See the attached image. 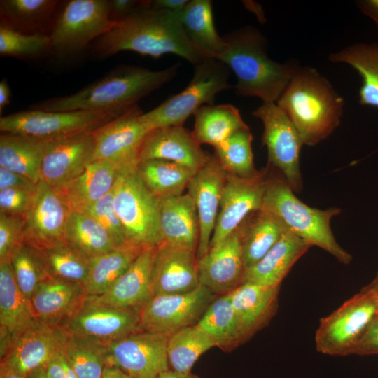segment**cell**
<instances>
[{
    "mask_svg": "<svg viewBox=\"0 0 378 378\" xmlns=\"http://www.w3.org/2000/svg\"><path fill=\"white\" fill-rule=\"evenodd\" d=\"M178 13L153 8L148 1H143L140 7L96 40L94 50L100 57L121 51L153 58L174 54L195 66L208 57L188 38Z\"/></svg>",
    "mask_w": 378,
    "mask_h": 378,
    "instance_id": "obj_1",
    "label": "cell"
},
{
    "mask_svg": "<svg viewBox=\"0 0 378 378\" xmlns=\"http://www.w3.org/2000/svg\"><path fill=\"white\" fill-rule=\"evenodd\" d=\"M224 38L225 47L216 59L234 74L236 93L259 98L262 102L276 103L299 65L279 63L270 58L266 38L251 25L234 30Z\"/></svg>",
    "mask_w": 378,
    "mask_h": 378,
    "instance_id": "obj_2",
    "label": "cell"
},
{
    "mask_svg": "<svg viewBox=\"0 0 378 378\" xmlns=\"http://www.w3.org/2000/svg\"><path fill=\"white\" fill-rule=\"evenodd\" d=\"M180 64L153 71L127 66L113 71L104 78L77 92L58 97L32 106V109L50 111L78 110H121L127 111L153 91L170 82L176 75Z\"/></svg>",
    "mask_w": 378,
    "mask_h": 378,
    "instance_id": "obj_3",
    "label": "cell"
},
{
    "mask_svg": "<svg viewBox=\"0 0 378 378\" xmlns=\"http://www.w3.org/2000/svg\"><path fill=\"white\" fill-rule=\"evenodd\" d=\"M276 103L293 123L304 144L314 146L340 125L344 100L316 69L299 66Z\"/></svg>",
    "mask_w": 378,
    "mask_h": 378,
    "instance_id": "obj_4",
    "label": "cell"
},
{
    "mask_svg": "<svg viewBox=\"0 0 378 378\" xmlns=\"http://www.w3.org/2000/svg\"><path fill=\"white\" fill-rule=\"evenodd\" d=\"M261 208L278 219L287 230L316 246L347 265L352 256L336 241L331 229V220L341 209L313 208L302 202L289 186L283 174L276 169L268 174Z\"/></svg>",
    "mask_w": 378,
    "mask_h": 378,
    "instance_id": "obj_5",
    "label": "cell"
},
{
    "mask_svg": "<svg viewBox=\"0 0 378 378\" xmlns=\"http://www.w3.org/2000/svg\"><path fill=\"white\" fill-rule=\"evenodd\" d=\"M230 70L220 61L206 58L194 66L188 85L147 113L141 120L150 130L169 126H183L186 120L205 104H214L216 94L232 88Z\"/></svg>",
    "mask_w": 378,
    "mask_h": 378,
    "instance_id": "obj_6",
    "label": "cell"
},
{
    "mask_svg": "<svg viewBox=\"0 0 378 378\" xmlns=\"http://www.w3.org/2000/svg\"><path fill=\"white\" fill-rule=\"evenodd\" d=\"M113 193L114 208L128 242L144 248L161 244L159 200L146 188L136 166L120 169Z\"/></svg>",
    "mask_w": 378,
    "mask_h": 378,
    "instance_id": "obj_7",
    "label": "cell"
},
{
    "mask_svg": "<svg viewBox=\"0 0 378 378\" xmlns=\"http://www.w3.org/2000/svg\"><path fill=\"white\" fill-rule=\"evenodd\" d=\"M378 316V298L365 287L320 320L315 334L317 351L330 356L354 354L372 321Z\"/></svg>",
    "mask_w": 378,
    "mask_h": 378,
    "instance_id": "obj_8",
    "label": "cell"
},
{
    "mask_svg": "<svg viewBox=\"0 0 378 378\" xmlns=\"http://www.w3.org/2000/svg\"><path fill=\"white\" fill-rule=\"evenodd\" d=\"M127 111L78 110L50 112L31 109L1 116L0 131L3 134L41 139L92 133Z\"/></svg>",
    "mask_w": 378,
    "mask_h": 378,
    "instance_id": "obj_9",
    "label": "cell"
},
{
    "mask_svg": "<svg viewBox=\"0 0 378 378\" xmlns=\"http://www.w3.org/2000/svg\"><path fill=\"white\" fill-rule=\"evenodd\" d=\"M263 125L262 143L268 163L279 171L295 192L302 189L300 165L303 141L286 113L275 102H262L252 113Z\"/></svg>",
    "mask_w": 378,
    "mask_h": 378,
    "instance_id": "obj_10",
    "label": "cell"
},
{
    "mask_svg": "<svg viewBox=\"0 0 378 378\" xmlns=\"http://www.w3.org/2000/svg\"><path fill=\"white\" fill-rule=\"evenodd\" d=\"M215 295L200 285L187 293L153 296L139 310L140 328L169 337L196 325L215 300Z\"/></svg>",
    "mask_w": 378,
    "mask_h": 378,
    "instance_id": "obj_11",
    "label": "cell"
},
{
    "mask_svg": "<svg viewBox=\"0 0 378 378\" xmlns=\"http://www.w3.org/2000/svg\"><path fill=\"white\" fill-rule=\"evenodd\" d=\"M110 1L72 0L67 3L49 35L51 48L62 52L82 49L115 24Z\"/></svg>",
    "mask_w": 378,
    "mask_h": 378,
    "instance_id": "obj_12",
    "label": "cell"
},
{
    "mask_svg": "<svg viewBox=\"0 0 378 378\" xmlns=\"http://www.w3.org/2000/svg\"><path fill=\"white\" fill-rule=\"evenodd\" d=\"M61 326L69 335L106 344L141 330L139 310L109 306L89 295Z\"/></svg>",
    "mask_w": 378,
    "mask_h": 378,
    "instance_id": "obj_13",
    "label": "cell"
},
{
    "mask_svg": "<svg viewBox=\"0 0 378 378\" xmlns=\"http://www.w3.org/2000/svg\"><path fill=\"white\" fill-rule=\"evenodd\" d=\"M68 333L60 325L37 320L14 338L1 358V368L29 377L61 353Z\"/></svg>",
    "mask_w": 378,
    "mask_h": 378,
    "instance_id": "obj_14",
    "label": "cell"
},
{
    "mask_svg": "<svg viewBox=\"0 0 378 378\" xmlns=\"http://www.w3.org/2000/svg\"><path fill=\"white\" fill-rule=\"evenodd\" d=\"M142 113L136 105L93 132V161H107L120 169L136 167L141 145L150 131Z\"/></svg>",
    "mask_w": 378,
    "mask_h": 378,
    "instance_id": "obj_15",
    "label": "cell"
},
{
    "mask_svg": "<svg viewBox=\"0 0 378 378\" xmlns=\"http://www.w3.org/2000/svg\"><path fill=\"white\" fill-rule=\"evenodd\" d=\"M71 207L64 192L40 181L24 216V241L41 248L65 241Z\"/></svg>",
    "mask_w": 378,
    "mask_h": 378,
    "instance_id": "obj_16",
    "label": "cell"
},
{
    "mask_svg": "<svg viewBox=\"0 0 378 378\" xmlns=\"http://www.w3.org/2000/svg\"><path fill=\"white\" fill-rule=\"evenodd\" d=\"M169 337L139 330L108 344L109 363L131 378H157L169 370Z\"/></svg>",
    "mask_w": 378,
    "mask_h": 378,
    "instance_id": "obj_17",
    "label": "cell"
},
{
    "mask_svg": "<svg viewBox=\"0 0 378 378\" xmlns=\"http://www.w3.org/2000/svg\"><path fill=\"white\" fill-rule=\"evenodd\" d=\"M94 153L92 132L48 139L41 181L52 188H64L93 162Z\"/></svg>",
    "mask_w": 378,
    "mask_h": 378,
    "instance_id": "obj_18",
    "label": "cell"
},
{
    "mask_svg": "<svg viewBox=\"0 0 378 378\" xmlns=\"http://www.w3.org/2000/svg\"><path fill=\"white\" fill-rule=\"evenodd\" d=\"M266 178V169L251 178L227 173L210 248L236 230L251 213L261 208Z\"/></svg>",
    "mask_w": 378,
    "mask_h": 378,
    "instance_id": "obj_19",
    "label": "cell"
},
{
    "mask_svg": "<svg viewBox=\"0 0 378 378\" xmlns=\"http://www.w3.org/2000/svg\"><path fill=\"white\" fill-rule=\"evenodd\" d=\"M226 178L227 172L217 158L210 156L188 186L187 192L195 203L199 222L197 260L209 251Z\"/></svg>",
    "mask_w": 378,
    "mask_h": 378,
    "instance_id": "obj_20",
    "label": "cell"
},
{
    "mask_svg": "<svg viewBox=\"0 0 378 378\" xmlns=\"http://www.w3.org/2000/svg\"><path fill=\"white\" fill-rule=\"evenodd\" d=\"M200 284L225 295L243 282L245 267L238 228L197 260Z\"/></svg>",
    "mask_w": 378,
    "mask_h": 378,
    "instance_id": "obj_21",
    "label": "cell"
},
{
    "mask_svg": "<svg viewBox=\"0 0 378 378\" xmlns=\"http://www.w3.org/2000/svg\"><path fill=\"white\" fill-rule=\"evenodd\" d=\"M207 155L192 133L183 126H169L150 130L139 151V162L164 160L183 166L195 174L208 161Z\"/></svg>",
    "mask_w": 378,
    "mask_h": 378,
    "instance_id": "obj_22",
    "label": "cell"
},
{
    "mask_svg": "<svg viewBox=\"0 0 378 378\" xmlns=\"http://www.w3.org/2000/svg\"><path fill=\"white\" fill-rule=\"evenodd\" d=\"M196 253L161 244L153 271V295L183 293L200 286Z\"/></svg>",
    "mask_w": 378,
    "mask_h": 378,
    "instance_id": "obj_23",
    "label": "cell"
},
{
    "mask_svg": "<svg viewBox=\"0 0 378 378\" xmlns=\"http://www.w3.org/2000/svg\"><path fill=\"white\" fill-rule=\"evenodd\" d=\"M158 247H146L106 292L92 297L109 306L139 310L153 297L152 271Z\"/></svg>",
    "mask_w": 378,
    "mask_h": 378,
    "instance_id": "obj_24",
    "label": "cell"
},
{
    "mask_svg": "<svg viewBox=\"0 0 378 378\" xmlns=\"http://www.w3.org/2000/svg\"><path fill=\"white\" fill-rule=\"evenodd\" d=\"M87 297L82 284L48 277L38 286L29 302L35 320L61 326Z\"/></svg>",
    "mask_w": 378,
    "mask_h": 378,
    "instance_id": "obj_25",
    "label": "cell"
},
{
    "mask_svg": "<svg viewBox=\"0 0 378 378\" xmlns=\"http://www.w3.org/2000/svg\"><path fill=\"white\" fill-rule=\"evenodd\" d=\"M158 200L162 244L197 253L199 222L191 197L186 192Z\"/></svg>",
    "mask_w": 378,
    "mask_h": 378,
    "instance_id": "obj_26",
    "label": "cell"
},
{
    "mask_svg": "<svg viewBox=\"0 0 378 378\" xmlns=\"http://www.w3.org/2000/svg\"><path fill=\"white\" fill-rule=\"evenodd\" d=\"M29 300L20 289L10 260H0L1 358L11 341L34 321Z\"/></svg>",
    "mask_w": 378,
    "mask_h": 378,
    "instance_id": "obj_27",
    "label": "cell"
},
{
    "mask_svg": "<svg viewBox=\"0 0 378 378\" xmlns=\"http://www.w3.org/2000/svg\"><path fill=\"white\" fill-rule=\"evenodd\" d=\"M310 247L304 240L286 230L257 263L245 270L242 284L279 286L293 266Z\"/></svg>",
    "mask_w": 378,
    "mask_h": 378,
    "instance_id": "obj_28",
    "label": "cell"
},
{
    "mask_svg": "<svg viewBox=\"0 0 378 378\" xmlns=\"http://www.w3.org/2000/svg\"><path fill=\"white\" fill-rule=\"evenodd\" d=\"M279 286L243 283L227 293L241 326L244 339L260 329L274 315Z\"/></svg>",
    "mask_w": 378,
    "mask_h": 378,
    "instance_id": "obj_29",
    "label": "cell"
},
{
    "mask_svg": "<svg viewBox=\"0 0 378 378\" xmlns=\"http://www.w3.org/2000/svg\"><path fill=\"white\" fill-rule=\"evenodd\" d=\"M120 171L107 161L92 162L80 175L61 189L71 209L82 211L105 197L113 189Z\"/></svg>",
    "mask_w": 378,
    "mask_h": 378,
    "instance_id": "obj_30",
    "label": "cell"
},
{
    "mask_svg": "<svg viewBox=\"0 0 378 378\" xmlns=\"http://www.w3.org/2000/svg\"><path fill=\"white\" fill-rule=\"evenodd\" d=\"M238 230L245 270L257 263L287 230L278 219L262 209L251 213Z\"/></svg>",
    "mask_w": 378,
    "mask_h": 378,
    "instance_id": "obj_31",
    "label": "cell"
},
{
    "mask_svg": "<svg viewBox=\"0 0 378 378\" xmlns=\"http://www.w3.org/2000/svg\"><path fill=\"white\" fill-rule=\"evenodd\" d=\"M328 60L353 67L362 79L358 92L360 104L378 108V43H353L330 53Z\"/></svg>",
    "mask_w": 378,
    "mask_h": 378,
    "instance_id": "obj_32",
    "label": "cell"
},
{
    "mask_svg": "<svg viewBox=\"0 0 378 378\" xmlns=\"http://www.w3.org/2000/svg\"><path fill=\"white\" fill-rule=\"evenodd\" d=\"M178 16L186 35L193 45L205 57L216 59L225 47V40L216 29L212 1H189Z\"/></svg>",
    "mask_w": 378,
    "mask_h": 378,
    "instance_id": "obj_33",
    "label": "cell"
},
{
    "mask_svg": "<svg viewBox=\"0 0 378 378\" xmlns=\"http://www.w3.org/2000/svg\"><path fill=\"white\" fill-rule=\"evenodd\" d=\"M46 141L21 135L1 134L0 167L21 174L38 184L41 181Z\"/></svg>",
    "mask_w": 378,
    "mask_h": 378,
    "instance_id": "obj_34",
    "label": "cell"
},
{
    "mask_svg": "<svg viewBox=\"0 0 378 378\" xmlns=\"http://www.w3.org/2000/svg\"><path fill=\"white\" fill-rule=\"evenodd\" d=\"M144 248L127 243L90 258L88 275L83 284L88 295L99 296L106 292L127 270Z\"/></svg>",
    "mask_w": 378,
    "mask_h": 378,
    "instance_id": "obj_35",
    "label": "cell"
},
{
    "mask_svg": "<svg viewBox=\"0 0 378 378\" xmlns=\"http://www.w3.org/2000/svg\"><path fill=\"white\" fill-rule=\"evenodd\" d=\"M192 135L201 145L214 148L237 131L247 127L237 108L231 104H206L195 113Z\"/></svg>",
    "mask_w": 378,
    "mask_h": 378,
    "instance_id": "obj_36",
    "label": "cell"
},
{
    "mask_svg": "<svg viewBox=\"0 0 378 378\" xmlns=\"http://www.w3.org/2000/svg\"><path fill=\"white\" fill-rule=\"evenodd\" d=\"M136 173L148 190L158 199L183 194L195 174L178 164L158 159L139 161Z\"/></svg>",
    "mask_w": 378,
    "mask_h": 378,
    "instance_id": "obj_37",
    "label": "cell"
},
{
    "mask_svg": "<svg viewBox=\"0 0 378 378\" xmlns=\"http://www.w3.org/2000/svg\"><path fill=\"white\" fill-rule=\"evenodd\" d=\"M65 241L89 259L118 247L108 232L90 214L71 210Z\"/></svg>",
    "mask_w": 378,
    "mask_h": 378,
    "instance_id": "obj_38",
    "label": "cell"
},
{
    "mask_svg": "<svg viewBox=\"0 0 378 378\" xmlns=\"http://www.w3.org/2000/svg\"><path fill=\"white\" fill-rule=\"evenodd\" d=\"M196 326L213 340L216 346L227 348L244 340L228 294L215 299Z\"/></svg>",
    "mask_w": 378,
    "mask_h": 378,
    "instance_id": "obj_39",
    "label": "cell"
},
{
    "mask_svg": "<svg viewBox=\"0 0 378 378\" xmlns=\"http://www.w3.org/2000/svg\"><path fill=\"white\" fill-rule=\"evenodd\" d=\"M57 4L54 0L1 1V27L24 34L40 33L38 30L48 22Z\"/></svg>",
    "mask_w": 378,
    "mask_h": 378,
    "instance_id": "obj_40",
    "label": "cell"
},
{
    "mask_svg": "<svg viewBox=\"0 0 378 378\" xmlns=\"http://www.w3.org/2000/svg\"><path fill=\"white\" fill-rule=\"evenodd\" d=\"M79 378H100L109 363L108 344L68 334L61 351Z\"/></svg>",
    "mask_w": 378,
    "mask_h": 378,
    "instance_id": "obj_41",
    "label": "cell"
},
{
    "mask_svg": "<svg viewBox=\"0 0 378 378\" xmlns=\"http://www.w3.org/2000/svg\"><path fill=\"white\" fill-rule=\"evenodd\" d=\"M35 248L49 277L83 286L89 272L88 258L66 241Z\"/></svg>",
    "mask_w": 378,
    "mask_h": 378,
    "instance_id": "obj_42",
    "label": "cell"
},
{
    "mask_svg": "<svg viewBox=\"0 0 378 378\" xmlns=\"http://www.w3.org/2000/svg\"><path fill=\"white\" fill-rule=\"evenodd\" d=\"M213 340L196 325L185 328L169 337L167 358L170 370L190 372L200 356L212 347Z\"/></svg>",
    "mask_w": 378,
    "mask_h": 378,
    "instance_id": "obj_43",
    "label": "cell"
},
{
    "mask_svg": "<svg viewBox=\"0 0 378 378\" xmlns=\"http://www.w3.org/2000/svg\"><path fill=\"white\" fill-rule=\"evenodd\" d=\"M253 135L248 127L241 129L215 147V157L228 174L251 178L260 174L254 166Z\"/></svg>",
    "mask_w": 378,
    "mask_h": 378,
    "instance_id": "obj_44",
    "label": "cell"
},
{
    "mask_svg": "<svg viewBox=\"0 0 378 378\" xmlns=\"http://www.w3.org/2000/svg\"><path fill=\"white\" fill-rule=\"evenodd\" d=\"M10 262L20 289L29 300L38 286L49 277L36 248L23 241L11 253Z\"/></svg>",
    "mask_w": 378,
    "mask_h": 378,
    "instance_id": "obj_45",
    "label": "cell"
},
{
    "mask_svg": "<svg viewBox=\"0 0 378 378\" xmlns=\"http://www.w3.org/2000/svg\"><path fill=\"white\" fill-rule=\"evenodd\" d=\"M51 48L50 36L24 34L0 27V54L15 57H34Z\"/></svg>",
    "mask_w": 378,
    "mask_h": 378,
    "instance_id": "obj_46",
    "label": "cell"
},
{
    "mask_svg": "<svg viewBox=\"0 0 378 378\" xmlns=\"http://www.w3.org/2000/svg\"><path fill=\"white\" fill-rule=\"evenodd\" d=\"M82 212L92 216L108 232L118 246L130 243L114 208L113 190Z\"/></svg>",
    "mask_w": 378,
    "mask_h": 378,
    "instance_id": "obj_47",
    "label": "cell"
},
{
    "mask_svg": "<svg viewBox=\"0 0 378 378\" xmlns=\"http://www.w3.org/2000/svg\"><path fill=\"white\" fill-rule=\"evenodd\" d=\"M24 217L0 214V260H10L13 251L24 241Z\"/></svg>",
    "mask_w": 378,
    "mask_h": 378,
    "instance_id": "obj_48",
    "label": "cell"
},
{
    "mask_svg": "<svg viewBox=\"0 0 378 378\" xmlns=\"http://www.w3.org/2000/svg\"><path fill=\"white\" fill-rule=\"evenodd\" d=\"M36 190L22 188L0 190V214L24 217L32 203Z\"/></svg>",
    "mask_w": 378,
    "mask_h": 378,
    "instance_id": "obj_49",
    "label": "cell"
},
{
    "mask_svg": "<svg viewBox=\"0 0 378 378\" xmlns=\"http://www.w3.org/2000/svg\"><path fill=\"white\" fill-rule=\"evenodd\" d=\"M37 183L29 178L0 167V190L6 188H22L34 190Z\"/></svg>",
    "mask_w": 378,
    "mask_h": 378,
    "instance_id": "obj_50",
    "label": "cell"
},
{
    "mask_svg": "<svg viewBox=\"0 0 378 378\" xmlns=\"http://www.w3.org/2000/svg\"><path fill=\"white\" fill-rule=\"evenodd\" d=\"M354 354H378V316L369 326Z\"/></svg>",
    "mask_w": 378,
    "mask_h": 378,
    "instance_id": "obj_51",
    "label": "cell"
},
{
    "mask_svg": "<svg viewBox=\"0 0 378 378\" xmlns=\"http://www.w3.org/2000/svg\"><path fill=\"white\" fill-rule=\"evenodd\" d=\"M143 1L113 0L110 1L111 18L118 22L141 6Z\"/></svg>",
    "mask_w": 378,
    "mask_h": 378,
    "instance_id": "obj_52",
    "label": "cell"
},
{
    "mask_svg": "<svg viewBox=\"0 0 378 378\" xmlns=\"http://www.w3.org/2000/svg\"><path fill=\"white\" fill-rule=\"evenodd\" d=\"M189 0H154L148 1V4L153 8L178 13L181 12Z\"/></svg>",
    "mask_w": 378,
    "mask_h": 378,
    "instance_id": "obj_53",
    "label": "cell"
},
{
    "mask_svg": "<svg viewBox=\"0 0 378 378\" xmlns=\"http://www.w3.org/2000/svg\"><path fill=\"white\" fill-rule=\"evenodd\" d=\"M42 369L48 378H64L61 353L55 356Z\"/></svg>",
    "mask_w": 378,
    "mask_h": 378,
    "instance_id": "obj_54",
    "label": "cell"
},
{
    "mask_svg": "<svg viewBox=\"0 0 378 378\" xmlns=\"http://www.w3.org/2000/svg\"><path fill=\"white\" fill-rule=\"evenodd\" d=\"M360 10L370 18L378 28V0H360L356 2Z\"/></svg>",
    "mask_w": 378,
    "mask_h": 378,
    "instance_id": "obj_55",
    "label": "cell"
},
{
    "mask_svg": "<svg viewBox=\"0 0 378 378\" xmlns=\"http://www.w3.org/2000/svg\"><path fill=\"white\" fill-rule=\"evenodd\" d=\"M100 378H131L117 366L108 365L105 367Z\"/></svg>",
    "mask_w": 378,
    "mask_h": 378,
    "instance_id": "obj_56",
    "label": "cell"
},
{
    "mask_svg": "<svg viewBox=\"0 0 378 378\" xmlns=\"http://www.w3.org/2000/svg\"><path fill=\"white\" fill-rule=\"evenodd\" d=\"M10 99V90L6 80L0 83V112L1 113L6 106L9 104Z\"/></svg>",
    "mask_w": 378,
    "mask_h": 378,
    "instance_id": "obj_57",
    "label": "cell"
},
{
    "mask_svg": "<svg viewBox=\"0 0 378 378\" xmlns=\"http://www.w3.org/2000/svg\"><path fill=\"white\" fill-rule=\"evenodd\" d=\"M157 378H197L192 375L190 372L182 373L176 372L172 370H168L161 373Z\"/></svg>",
    "mask_w": 378,
    "mask_h": 378,
    "instance_id": "obj_58",
    "label": "cell"
},
{
    "mask_svg": "<svg viewBox=\"0 0 378 378\" xmlns=\"http://www.w3.org/2000/svg\"><path fill=\"white\" fill-rule=\"evenodd\" d=\"M62 365L64 372V378H79L76 374V372L71 367L64 357L62 355Z\"/></svg>",
    "mask_w": 378,
    "mask_h": 378,
    "instance_id": "obj_59",
    "label": "cell"
},
{
    "mask_svg": "<svg viewBox=\"0 0 378 378\" xmlns=\"http://www.w3.org/2000/svg\"><path fill=\"white\" fill-rule=\"evenodd\" d=\"M0 373L3 374L5 378H27L11 370H4L1 368L0 370Z\"/></svg>",
    "mask_w": 378,
    "mask_h": 378,
    "instance_id": "obj_60",
    "label": "cell"
},
{
    "mask_svg": "<svg viewBox=\"0 0 378 378\" xmlns=\"http://www.w3.org/2000/svg\"><path fill=\"white\" fill-rule=\"evenodd\" d=\"M367 288L373 290L378 298V275L376 279L369 286H367Z\"/></svg>",
    "mask_w": 378,
    "mask_h": 378,
    "instance_id": "obj_61",
    "label": "cell"
},
{
    "mask_svg": "<svg viewBox=\"0 0 378 378\" xmlns=\"http://www.w3.org/2000/svg\"><path fill=\"white\" fill-rule=\"evenodd\" d=\"M28 378H48L43 369H40L34 372H33Z\"/></svg>",
    "mask_w": 378,
    "mask_h": 378,
    "instance_id": "obj_62",
    "label": "cell"
},
{
    "mask_svg": "<svg viewBox=\"0 0 378 378\" xmlns=\"http://www.w3.org/2000/svg\"><path fill=\"white\" fill-rule=\"evenodd\" d=\"M0 378H5L3 374L0 373Z\"/></svg>",
    "mask_w": 378,
    "mask_h": 378,
    "instance_id": "obj_63",
    "label": "cell"
}]
</instances>
